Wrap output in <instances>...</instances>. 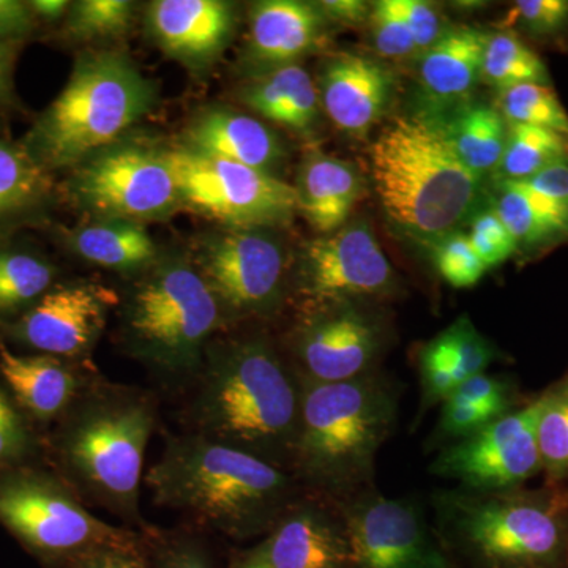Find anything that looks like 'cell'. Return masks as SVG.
Instances as JSON below:
<instances>
[{
    "mask_svg": "<svg viewBox=\"0 0 568 568\" xmlns=\"http://www.w3.org/2000/svg\"><path fill=\"white\" fill-rule=\"evenodd\" d=\"M568 162V136L530 125H508L499 181H526L556 163Z\"/></svg>",
    "mask_w": 568,
    "mask_h": 568,
    "instance_id": "d6a6232c",
    "label": "cell"
},
{
    "mask_svg": "<svg viewBox=\"0 0 568 568\" xmlns=\"http://www.w3.org/2000/svg\"><path fill=\"white\" fill-rule=\"evenodd\" d=\"M368 26L377 54L392 61H405L410 55H418L398 0L373 2Z\"/></svg>",
    "mask_w": 568,
    "mask_h": 568,
    "instance_id": "74e56055",
    "label": "cell"
},
{
    "mask_svg": "<svg viewBox=\"0 0 568 568\" xmlns=\"http://www.w3.org/2000/svg\"><path fill=\"white\" fill-rule=\"evenodd\" d=\"M499 417L493 410L485 409V407L447 398L443 403V409H440L437 433L448 440V444H454L476 435Z\"/></svg>",
    "mask_w": 568,
    "mask_h": 568,
    "instance_id": "f6af8a7d",
    "label": "cell"
},
{
    "mask_svg": "<svg viewBox=\"0 0 568 568\" xmlns=\"http://www.w3.org/2000/svg\"><path fill=\"white\" fill-rule=\"evenodd\" d=\"M145 24L168 58L205 70L233 40L235 9L224 0H156L148 7Z\"/></svg>",
    "mask_w": 568,
    "mask_h": 568,
    "instance_id": "ffe728a7",
    "label": "cell"
},
{
    "mask_svg": "<svg viewBox=\"0 0 568 568\" xmlns=\"http://www.w3.org/2000/svg\"><path fill=\"white\" fill-rule=\"evenodd\" d=\"M136 3L129 0H80L71 2L65 32L81 41L112 40L132 28Z\"/></svg>",
    "mask_w": 568,
    "mask_h": 568,
    "instance_id": "8d00e7d4",
    "label": "cell"
},
{
    "mask_svg": "<svg viewBox=\"0 0 568 568\" xmlns=\"http://www.w3.org/2000/svg\"><path fill=\"white\" fill-rule=\"evenodd\" d=\"M467 237L474 252L488 271L506 263L515 253H518L514 235L507 230L506 224L500 222L493 209L474 216Z\"/></svg>",
    "mask_w": 568,
    "mask_h": 568,
    "instance_id": "60d3db41",
    "label": "cell"
},
{
    "mask_svg": "<svg viewBox=\"0 0 568 568\" xmlns=\"http://www.w3.org/2000/svg\"><path fill=\"white\" fill-rule=\"evenodd\" d=\"M235 568H272L268 566L265 560L261 559L260 556L254 555V552H250L248 558L242 560Z\"/></svg>",
    "mask_w": 568,
    "mask_h": 568,
    "instance_id": "db71d44e",
    "label": "cell"
},
{
    "mask_svg": "<svg viewBox=\"0 0 568 568\" xmlns=\"http://www.w3.org/2000/svg\"><path fill=\"white\" fill-rule=\"evenodd\" d=\"M22 43H0V100L10 93L14 62Z\"/></svg>",
    "mask_w": 568,
    "mask_h": 568,
    "instance_id": "816d5d0a",
    "label": "cell"
},
{
    "mask_svg": "<svg viewBox=\"0 0 568 568\" xmlns=\"http://www.w3.org/2000/svg\"><path fill=\"white\" fill-rule=\"evenodd\" d=\"M241 99L265 121L302 136L315 132L320 121V92L301 63L257 74L245 85Z\"/></svg>",
    "mask_w": 568,
    "mask_h": 568,
    "instance_id": "4316f807",
    "label": "cell"
},
{
    "mask_svg": "<svg viewBox=\"0 0 568 568\" xmlns=\"http://www.w3.org/2000/svg\"><path fill=\"white\" fill-rule=\"evenodd\" d=\"M433 263L444 282L457 290L476 286L488 268L474 252L467 234L462 231L447 235L432 246Z\"/></svg>",
    "mask_w": 568,
    "mask_h": 568,
    "instance_id": "f35d334b",
    "label": "cell"
},
{
    "mask_svg": "<svg viewBox=\"0 0 568 568\" xmlns=\"http://www.w3.org/2000/svg\"><path fill=\"white\" fill-rule=\"evenodd\" d=\"M32 436L17 403L0 387V470L24 465Z\"/></svg>",
    "mask_w": 568,
    "mask_h": 568,
    "instance_id": "b9f144b4",
    "label": "cell"
},
{
    "mask_svg": "<svg viewBox=\"0 0 568 568\" xmlns=\"http://www.w3.org/2000/svg\"><path fill=\"white\" fill-rule=\"evenodd\" d=\"M435 122L462 163L477 175L496 173L506 151L508 123L497 108L463 104Z\"/></svg>",
    "mask_w": 568,
    "mask_h": 568,
    "instance_id": "f1b7e54d",
    "label": "cell"
},
{
    "mask_svg": "<svg viewBox=\"0 0 568 568\" xmlns=\"http://www.w3.org/2000/svg\"><path fill=\"white\" fill-rule=\"evenodd\" d=\"M115 294L92 283L61 284L11 325V336L41 354L77 358L95 345Z\"/></svg>",
    "mask_w": 568,
    "mask_h": 568,
    "instance_id": "e0dca14e",
    "label": "cell"
},
{
    "mask_svg": "<svg viewBox=\"0 0 568 568\" xmlns=\"http://www.w3.org/2000/svg\"><path fill=\"white\" fill-rule=\"evenodd\" d=\"M70 183L77 203L102 220L164 219L182 204L170 149L141 142L121 140L95 153Z\"/></svg>",
    "mask_w": 568,
    "mask_h": 568,
    "instance_id": "30bf717a",
    "label": "cell"
},
{
    "mask_svg": "<svg viewBox=\"0 0 568 568\" xmlns=\"http://www.w3.org/2000/svg\"><path fill=\"white\" fill-rule=\"evenodd\" d=\"M398 3L420 55L446 33L448 26L440 11L426 0H398Z\"/></svg>",
    "mask_w": 568,
    "mask_h": 568,
    "instance_id": "bcb514c9",
    "label": "cell"
},
{
    "mask_svg": "<svg viewBox=\"0 0 568 568\" xmlns=\"http://www.w3.org/2000/svg\"><path fill=\"white\" fill-rule=\"evenodd\" d=\"M144 484L159 506L235 540L271 532L301 499L290 470L197 433L168 437Z\"/></svg>",
    "mask_w": 568,
    "mask_h": 568,
    "instance_id": "6da1fadb",
    "label": "cell"
},
{
    "mask_svg": "<svg viewBox=\"0 0 568 568\" xmlns=\"http://www.w3.org/2000/svg\"><path fill=\"white\" fill-rule=\"evenodd\" d=\"M497 111L508 125H530L568 136V112L551 84H518L497 92Z\"/></svg>",
    "mask_w": 568,
    "mask_h": 568,
    "instance_id": "d590c367",
    "label": "cell"
},
{
    "mask_svg": "<svg viewBox=\"0 0 568 568\" xmlns=\"http://www.w3.org/2000/svg\"><path fill=\"white\" fill-rule=\"evenodd\" d=\"M189 151L275 175L286 159L282 140L252 115L211 108L194 118L185 132Z\"/></svg>",
    "mask_w": 568,
    "mask_h": 568,
    "instance_id": "603a6c76",
    "label": "cell"
},
{
    "mask_svg": "<svg viewBox=\"0 0 568 568\" xmlns=\"http://www.w3.org/2000/svg\"><path fill=\"white\" fill-rule=\"evenodd\" d=\"M156 425L151 395L125 386L84 388L62 416L54 454L84 503L141 525L144 458Z\"/></svg>",
    "mask_w": 568,
    "mask_h": 568,
    "instance_id": "277c9868",
    "label": "cell"
},
{
    "mask_svg": "<svg viewBox=\"0 0 568 568\" xmlns=\"http://www.w3.org/2000/svg\"><path fill=\"white\" fill-rule=\"evenodd\" d=\"M196 265L231 316H267L282 304L286 254L271 230H226L205 239Z\"/></svg>",
    "mask_w": 568,
    "mask_h": 568,
    "instance_id": "7c38bea8",
    "label": "cell"
},
{
    "mask_svg": "<svg viewBox=\"0 0 568 568\" xmlns=\"http://www.w3.org/2000/svg\"><path fill=\"white\" fill-rule=\"evenodd\" d=\"M67 235L81 257L112 271H141L156 260L155 242L141 223L100 220Z\"/></svg>",
    "mask_w": 568,
    "mask_h": 568,
    "instance_id": "f546056e",
    "label": "cell"
},
{
    "mask_svg": "<svg viewBox=\"0 0 568 568\" xmlns=\"http://www.w3.org/2000/svg\"><path fill=\"white\" fill-rule=\"evenodd\" d=\"M398 417V390L373 372L343 383H302L291 474L331 503L373 488L375 463Z\"/></svg>",
    "mask_w": 568,
    "mask_h": 568,
    "instance_id": "3957f363",
    "label": "cell"
},
{
    "mask_svg": "<svg viewBox=\"0 0 568 568\" xmlns=\"http://www.w3.org/2000/svg\"><path fill=\"white\" fill-rule=\"evenodd\" d=\"M493 211L514 235L518 252L544 253L568 242V212L526 183L499 181Z\"/></svg>",
    "mask_w": 568,
    "mask_h": 568,
    "instance_id": "83f0119b",
    "label": "cell"
},
{
    "mask_svg": "<svg viewBox=\"0 0 568 568\" xmlns=\"http://www.w3.org/2000/svg\"><path fill=\"white\" fill-rule=\"evenodd\" d=\"M155 89L121 51L85 52L36 122L24 148L47 171L80 166L122 140L155 103Z\"/></svg>",
    "mask_w": 568,
    "mask_h": 568,
    "instance_id": "52a82bcc",
    "label": "cell"
},
{
    "mask_svg": "<svg viewBox=\"0 0 568 568\" xmlns=\"http://www.w3.org/2000/svg\"><path fill=\"white\" fill-rule=\"evenodd\" d=\"M31 7L21 0H0V43H22L36 29Z\"/></svg>",
    "mask_w": 568,
    "mask_h": 568,
    "instance_id": "c3c4849f",
    "label": "cell"
},
{
    "mask_svg": "<svg viewBox=\"0 0 568 568\" xmlns=\"http://www.w3.org/2000/svg\"><path fill=\"white\" fill-rule=\"evenodd\" d=\"M48 173L24 145L0 140V220L39 203L50 189Z\"/></svg>",
    "mask_w": 568,
    "mask_h": 568,
    "instance_id": "836d02e7",
    "label": "cell"
},
{
    "mask_svg": "<svg viewBox=\"0 0 568 568\" xmlns=\"http://www.w3.org/2000/svg\"><path fill=\"white\" fill-rule=\"evenodd\" d=\"M541 395L529 405L497 418L476 435L448 444L433 459L429 473L458 481L469 491L521 488L541 470L537 422Z\"/></svg>",
    "mask_w": 568,
    "mask_h": 568,
    "instance_id": "4fadbf2b",
    "label": "cell"
},
{
    "mask_svg": "<svg viewBox=\"0 0 568 568\" xmlns=\"http://www.w3.org/2000/svg\"><path fill=\"white\" fill-rule=\"evenodd\" d=\"M0 525L37 558L61 568L145 537L97 518L63 478L24 465L0 470Z\"/></svg>",
    "mask_w": 568,
    "mask_h": 568,
    "instance_id": "9c48e42d",
    "label": "cell"
},
{
    "mask_svg": "<svg viewBox=\"0 0 568 568\" xmlns=\"http://www.w3.org/2000/svg\"><path fill=\"white\" fill-rule=\"evenodd\" d=\"M151 568H212L207 551L192 537L148 534Z\"/></svg>",
    "mask_w": 568,
    "mask_h": 568,
    "instance_id": "ee69618b",
    "label": "cell"
},
{
    "mask_svg": "<svg viewBox=\"0 0 568 568\" xmlns=\"http://www.w3.org/2000/svg\"><path fill=\"white\" fill-rule=\"evenodd\" d=\"M495 358L491 342L477 331L469 316H459L418 351L424 406L446 402L459 384L487 373Z\"/></svg>",
    "mask_w": 568,
    "mask_h": 568,
    "instance_id": "cb8c5ba5",
    "label": "cell"
},
{
    "mask_svg": "<svg viewBox=\"0 0 568 568\" xmlns=\"http://www.w3.org/2000/svg\"><path fill=\"white\" fill-rule=\"evenodd\" d=\"M63 568H151L148 536L141 544L102 549V551L82 556Z\"/></svg>",
    "mask_w": 568,
    "mask_h": 568,
    "instance_id": "7dc6e473",
    "label": "cell"
},
{
    "mask_svg": "<svg viewBox=\"0 0 568 568\" xmlns=\"http://www.w3.org/2000/svg\"><path fill=\"white\" fill-rule=\"evenodd\" d=\"M55 267L40 254L0 250V317L22 316L54 287Z\"/></svg>",
    "mask_w": 568,
    "mask_h": 568,
    "instance_id": "1f68e13d",
    "label": "cell"
},
{
    "mask_svg": "<svg viewBox=\"0 0 568 568\" xmlns=\"http://www.w3.org/2000/svg\"><path fill=\"white\" fill-rule=\"evenodd\" d=\"M170 160L182 204L227 230H271L297 212L294 186L276 175L185 148L170 149Z\"/></svg>",
    "mask_w": 568,
    "mask_h": 568,
    "instance_id": "8fae6325",
    "label": "cell"
},
{
    "mask_svg": "<svg viewBox=\"0 0 568 568\" xmlns=\"http://www.w3.org/2000/svg\"><path fill=\"white\" fill-rule=\"evenodd\" d=\"M0 376L17 405L41 422L62 417L85 388L62 358L21 355L3 345H0Z\"/></svg>",
    "mask_w": 568,
    "mask_h": 568,
    "instance_id": "484cf974",
    "label": "cell"
},
{
    "mask_svg": "<svg viewBox=\"0 0 568 568\" xmlns=\"http://www.w3.org/2000/svg\"><path fill=\"white\" fill-rule=\"evenodd\" d=\"M37 21L59 22L65 20L71 2L67 0H32L28 2Z\"/></svg>",
    "mask_w": 568,
    "mask_h": 568,
    "instance_id": "f5cc1de1",
    "label": "cell"
},
{
    "mask_svg": "<svg viewBox=\"0 0 568 568\" xmlns=\"http://www.w3.org/2000/svg\"><path fill=\"white\" fill-rule=\"evenodd\" d=\"M293 186L297 211L324 235L345 226L364 194V179L357 168L317 148L302 156Z\"/></svg>",
    "mask_w": 568,
    "mask_h": 568,
    "instance_id": "d4e9b609",
    "label": "cell"
},
{
    "mask_svg": "<svg viewBox=\"0 0 568 568\" xmlns=\"http://www.w3.org/2000/svg\"><path fill=\"white\" fill-rule=\"evenodd\" d=\"M396 78L386 63L355 52H339L320 74L321 108L339 132L364 138L386 118Z\"/></svg>",
    "mask_w": 568,
    "mask_h": 568,
    "instance_id": "ac0fdd59",
    "label": "cell"
},
{
    "mask_svg": "<svg viewBox=\"0 0 568 568\" xmlns=\"http://www.w3.org/2000/svg\"><path fill=\"white\" fill-rule=\"evenodd\" d=\"M302 381L261 336L209 347L193 405L197 435L290 470Z\"/></svg>",
    "mask_w": 568,
    "mask_h": 568,
    "instance_id": "7a4b0ae2",
    "label": "cell"
},
{
    "mask_svg": "<svg viewBox=\"0 0 568 568\" xmlns=\"http://www.w3.org/2000/svg\"><path fill=\"white\" fill-rule=\"evenodd\" d=\"M488 32L473 26H448L429 50L418 55L422 118L439 121L467 103L481 80Z\"/></svg>",
    "mask_w": 568,
    "mask_h": 568,
    "instance_id": "7402d4cb",
    "label": "cell"
},
{
    "mask_svg": "<svg viewBox=\"0 0 568 568\" xmlns=\"http://www.w3.org/2000/svg\"><path fill=\"white\" fill-rule=\"evenodd\" d=\"M222 321V305L196 265L174 257L138 284L123 324L138 358L164 375L185 376L203 366Z\"/></svg>",
    "mask_w": 568,
    "mask_h": 568,
    "instance_id": "ba28073f",
    "label": "cell"
},
{
    "mask_svg": "<svg viewBox=\"0 0 568 568\" xmlns=\"http://www.w3.org/2000/svg\"><path fill=\"white\" fill-rule=\"evenodd\" d=\"M328 21L316 2L263 0L250 11L245 59L260 73L295 65L323 48Z\"/></svg>",
    "mask_w": 568,
    "mask_h": 568,
    "instance_id": "44dd1931",
    "label": "cell"
},
{
    "mask_svg": "<svg viewBox=\"0 0 568 568\" xmlns=\"http://www.w3.org/2000/svg\"><path fill=\"white\" fill-rule=\"evenodd\" d=\"M448 398L485 407L500 417L511 413L515 406L514 387L504 377L488 373H481L459 384Z\"/></svg>",
    "mask_w": 568,
    "mask_h": 568,
    "instance_id": "7bdbcfd3",
    "label": "cell"
},
{
    "mask_svg": "<svg viewBox=\"0 0 568 568\" xmlns=\"http://www.w3.org/2000/svg\"><path fill=\"white\" fill-rule=\"evenodd\" d=\"M396 290L394 267L365 220L346 223L302 250L297 291L310 306L369 301Z\"/></svg>",
    "mask_w": 568,
    "mask_h": 568,
    "instance_id": "2e32d148",
    "label": "cell"
},
{
    "mask_svg": "<svg viewBox=\"0 0 568 568\" xmlns=\"http://www.w3.org/2000/svg\"><path fill=\"white\" fill-rule=\"evenodd\" d=\"M386 346V324L368 302L312 306L295 335L301 381L331 384L369 375Z\"/></svg>",
    "mask_w": 568,
    "mask_h": 568,
    "instance_id": "5bb4252c",
    "label": "cell"
},
{
    "mask_svg": "<svg viewBox=\"0 0 568 568\" xmlns=\"http://www.w3.org/2000/svg\"><path fill=\"white\" fill-rule=\"evenodd\" d=\"M481 81L497 92L518 84H551L547 63L517 32H488L481 61Z\"/></svg>",
    "mask_w": 568,
    "mask_h": 568,
    "instance_id": "4dcf8cb0",
    "label": "cell"
},
{
    "mask_svg": "<svg viewBox=\"0 0 568 568\" xmlns=\"http://www.w3.org/2000/svg\"><path fill=\"white\" fill-rule=\"evenodd\" d=\"M328 21L338 22L346 28H361L372 14V3L364 0H323L316 2Z\"/></svg>",
    "mask_w": 568,
    "mask_h": 568,
    "instance_id": "f907efd6",
    "label": "cell"
},
{
    "mask_svg": "<svg viewBox=\"0 0 568 568\" xmlns=\"http://www.w3.org/2000/svg\"><path fill=\"white\" fill-rule=\"evenodd\" d=\"M537 443L549 487L568 478V375L541 394Z\"/></svg>",
    "mask_w": 568,
    "mask_h": 568,
    "instance_id": "e575fe53",
    "label": "cell"
},
{
    "mask_svg": "<svg viewBox=\"0 0 568 568\" xmlns=\"http://www.w3.org/2000/svg\"><path fill=\"white\" fill-rule=\"evenodd\" d=\"M331 506L298 499L252 552L272 568H351L345 518Z\"/></svg>",
    "mask_w": 568,
    "mask_h": 568,
    "instance_id": "d6986e66",
    "label": "cell"
},
{
    "mask_svg": "<svg viewBox=\"0 0 568 568\" xmlns=\"http://www.w3.org/2000/svg\"><path fill=\"white\" fill-rule=\"evenodd\" d=\"M440 537L474 568L568 566V491L559 487L433 497Z\"/></svg>",
    "mask_w": 568,
    "mask_h": 568,
    "instance_id": "8992f818",
    "label": "cell"
},
{
    "mask_svg": "<svg viewBox=\"0 0 568 568\" xmlns=\"http://www.w3.org/2000/svg\"><path fill=\"white\" fill-rule=\"evenodd\" d=\"M368 156L388 222L417 244L432 248L457 233L476 207L480 175L462 163L439 126L422 115L388 121Z\"/></svg>",
    "mask_w": 568,
    "mask_h": 568,
    "instance_id": "5b68a950",
    "label": "cell"
},
{
    "mask_svg": "<svg viewBox=\"0 0 568 568\" xmlns=\"http://www.w3.org/2000/svg\"><path fill=\"white\" fill-rule=\"evenodd\" d=\"M518 182L526 183L534 192L568 212V162L552 164L541 173Z\"/></svg>",
    "mask_w": 568,
    "mask_h": 568,
    "instance_id": "681fc988",
    "label": "cell"
},
{
    "mask_svg": "<svg viewBox=\"0 0 568 568\" xmlns=\"http://www.w3.org/2000/svg\"><path fill=\"white\" fill-rule=\"evenodd\" d=\"M508 22L532 39H556L568 31V0H518Z\"/></svg>",
    "mask_w": 568,
    "mask_h": 568,
    "instance_id": "ab89813d",
    "label": "cell"
},
{
    "mask_svg": "<svg viewBox=\"0 0 568 568\" xmlns=\"http://www.w3.org/2000/svg\"><path fill=\"white\" fill-rule=\"evenodd\" d=\"M336 506L349 536L351 568H450L414 500L373 487Z\"/></svg>",
    "mask_w": 568,
    "mask_h": 568,
    "instance_id": "9a60e30c",
    "label": "cell"
}]
</instances>
